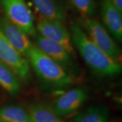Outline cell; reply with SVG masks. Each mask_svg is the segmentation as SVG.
<instances>
[{
    "mask_svg": "<svg viewBox=\"0 0 122 122\" xmlns=\"http://www.w3.org/2000/svg\"><path fill=\"white\" fill-rule=\"evenodd\" d=\"M100 12L103 26L117 41H122V16L117 7L109 0H102Z\"/></svg>",
    "mask_w": 122,
    "mask_h": 122,
    "instance_id": "cell-10",
    "label": "cell"
},
{
    "mask_svg": "<svg viewBox=\"0 0 122 122\" xmlns=\"http://www.w3.org/2000/svg\"><path fill=\"white\" fill-rule=\"evenodd\" d=\"M109 109L105 105H94L75 114L68 122H107Z\"/></svg>",
    "mask_w": 122,
    "mask_h": 122,
    "instance_id": "cell-12",
    "label": "cell"
},
{
    "mask_svg": "<svg viewBox=\"0 0 122 122\" xmlns=\"http://www.w3.org/2000/svg\"><path fill=\"white\" fill-rule=\"evenodd\" d=\"M31 122H65L54 112L53 108L45 104L37 103L29 109Z\"/></svg>",
    "mask_w": 122,
    "mask_h": 122,
    "instance_id": "cell-14",
    "label": "cell"
},
{
    "mask_svg": "<svg viewBox=\"0 0 122 122\" xmlns=\"http://www.w3.org/2000/svg\"><path fill=\"white\" fill-rule=\"evenodd\" d=\"M36 30L39 34L58 44L73 57H75V51L71 35L63 23L40 18L37 22Z\"/></svg>",
    "mask_w": 122,
    "mask_h": 122,
    "instance_id": "cell-6",
    "label": "cell"
},
{
    "mask_svg": "<svg viewBox=\"0 0 122 122\" xmlns=\"http://www.w3.org/2000/svg\"><path fill=\"white\" fill-rule=\"evenodd\" d=\"M27 59L36 74L46 83L57 88L72 84V76L33 44Z\"/></svg>",
    "mask_w": 122,
    "mask_h": 122,
    "instance_id": "cell-2",
    "label": "cell"
},
{
    "mask_svg": "<svg viewBox=\"0 0 122 122\" xmlns=\"http://www.w3.org/2000/svg\"><path fill=\"white\" fill-rule=\"evenodd\" d=\"M79 24L92 41L111 59L121 63V50L103 25L94 18L84 16L79 19Z\"/></svg>",
    "mask_w": 122,
    "mask_h": 122,
    "instance_id": "cell-3",
    "label": "cell"
},
{
    "mask_svg": "<svg viewBox=\"0 0 122 122\" xmlns=\"http://www.w3.org/2000/svg\"><path fill=\"white\" fill-rule=\"evenodd\" d=\"M0 122H31L30 115L24 108L17 105L0 107Z\"/></svg>",
    "mask_w": 122,
    "mask_h": 122,
    "instance_id": "cell-15",
    "label": "cell"
},
{
    "mask_svg": "<svg viewBox=\"0 0 122 122\" xmlns=\"http://www.w3.org/2000/svg\"><path fill=\"white\" fill-rule=\"evenodd\" d=\"M88 91L84 88H75L62 94L55 101L53 110L60 117L74 114L87 100Z\"/></svg>",
    "mask_w": 122,
    "mask_h": 122,
    "instance_id": "cell-8",
    "label": "cell"
},
{
    "mask_svg": "<svg viewBox=\"0 0 122 122\" xmlns=\"http://www.w3.org/2000/svg\"><path fill=\"white\" fill-rule=\"evenodd\" d=\"M115 7L122 13V0H109Z\"/></svg>",
    "mask_w": 122,
    "mask_h": 122,
    "instance_id": "cell-17",
    "label": "cell"
},
{
    "mask_svg": "<svg viewBox=\"0 0 122 122\" xmlns=\"http://www.w3.org/2000/svg\"><path fill=\"white\" fill-rule=\"evenodd\" d=\"M0 30L16 50L27 59L33 45L28 35L10 22L4 15H0Z\"/></svg>",
    "mask_w": 122,
    "mask_h": 122,
    "instance_id": "cell-9",
    "label": "cell"
},
{
    "mask_svg": "<svg viewBox=\"0 0 122 122\" xmlns=\"http://www.w3.org/2000/svg\"><path fill=\"white\" fill-rule=\"evenodd\" d=\"M40 18L63 23L67 18L65 7L59 0H31Z\"/></svg>",
    "mask_w": 122,
    "mask_h": 122,
    "instance_id": "cell-11",
    "label": "cell"
},
{
    "mask_svg": "<svg viewBox=\"0 0 122 122\" xmlns=\"http://www.w3.org/2000/svg\"><path fill=\"white\" fill-rule=\"evenodd\" d=\"M0 61L11 68L20 79L27 83L30 79L29 61L7 40L0 30Z\"/></svg>",
    "mask_w": 122,
    "mask_h": 122,
    "instance_id": "cell-5",
    "label": "cell"
},
{
    "mask_svg": "<svg viewBox=\"0 0 122 122\" xmlns=\"http://www.w3.org/2000/svg\"><path fill=\"white\" fill-rule=\"evenodd\" d=\"M73 45L78 50L85 63L97 76L112 77L122 72V63L116 62L91 41L79 23L70 25Z\"/></svg>",
    "mask_w": 122,
    "mask_h": 122,
    "instance_id": "cell-1",
    "label": "cell"
},
{
    "mask_svg": "<svg viewBox=\"0 0 122 122\" xmlns=\"http://www.w3.org/2000/svg\"><path fill=\"white\" fill-rule=\"evenodd\" d=\"M0 7L4 16L28 36L37 33L32 13L24 0H0Z\"/></svg>",
    "mask_w": 122,
    "mask_h": 122,
    "instance_id": "cell-4",
    "label": "cell"
},
{
    "mask_svg": "<svg viewBox=\"0 0 122 122\" xmlns=\"http://www.w3.org/2000/svg\"><path fill=\"white\" fill-rule=\"evenodd\" d=\"M75 8L82 16L92 17L95 14L96 4L94 0H71Z\"/></svg>",
    "mask_w": 122,
    "mask_h": 122,
    "instance_id": "cell-16",
    "label": "cell"
},
{
    "mask_svg": "<svg viewBox=\"0 0 122 122\" xmlns=\"http://www.w3.org/2000/svg\"><path fill=\"white\" fill-rule=\"evenodd\" d=\"M0 85L12 96L19 93L21 85L18 76L8 66L0 61Z\"/></svg>",
    "mask_w": 122,
    "mask_h": 122,
    "instance_id": "cell-13",
    "label": "cell"
},
{
    "mask_svg": "<svg viewBox=\"0 0 122 122\" xmlns=\"http://www.w3.org/2000/svg\"><path fill=\"white\" fill-rule=\"evenodd\" d=\"M33 37L34 45L37 48L59 64L70 75H75L76 68L73 57L62 46L39 33H36Z\"/></svg>",
    "mask_w": 122,
    "mask_h": 122,
    "instance_id": "cell-7",
    "label": "cell"
}]
</instances>
